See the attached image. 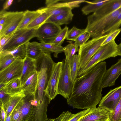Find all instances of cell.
<instances>
[{
	"label": "cell",
	"instance_id": "1",
	"mask_svg": "<svg viewBox=\"0 0 121 121\" xmlns=\"http://www.w3.org/2000/svg\"><path fill=\"white\" fill-rule=\"evenodd\" d=\"M106 70L105 61L100 62L77 78L68 104L73 108L96 107L102 97V80Z\"/></svg>",
	"mask_w": 121,
	"mask_h": 121
},
{
	"label": "cell",
	"instance_id": "2",
	"mask_svg": "<svg viewBox=\"0 0 121 121\" xmlns=\"http://www.w3.org/2000/svg\"><path fill=\"white\" fill-rule=\"evenodd\" d=\"M51 54L43 52L36 60L37 83L35 95L37 99L50 98L46 90L56 63L53 60Z\"/></svg>",
	"mask_w": 121,
	"mask_h": 121
},
{
	"label": "cell",
	"instance_id": "3",
	"mask_svg": "<svg viewBox=\"0 0 121 121\" xmlns=\"http://www.w3.org/2000/svg\"><path fill=\"white\" fill-rule=\"evenodd\" d=\"M121 13V6L107 15L96 16L92 14L87 17V23L85 31L88 32L92 38L103 35L104 32L112 21Z\"/></svg>",
	"mask_w": 121,
	"mask_h": 121
},
{
	"label": "cell",
	"instance_id": "4",
	"mask_svg": "<svg viewBox=\"0 0 121 121\" xmlns=\"http://www.w3.org/2000/svg\"><path fill=\"white\" fill-rule=\"evenodd\" d=\"M117 44L115 40L102 46L84 67L78 72V77L88 71L98 63L110 57L117 56Z\"/></svg>",
	"mask_w": 121,
	"mask_h": 121
},
{
	"label": "cell",
	"instance_id": "5",
	"mask_svg": "<svg viewBox=\"0 0 121 121\" xmlns=\"http://www.w3.org/2000/svg\"><path fill=\"white\" fill-rule=\"evenodd\" d=\"M108 34L92 38L79 47L78 54L79 60L78 72L84 67L102 46Z\"/></svg>",
	"mask_w": 121,
	"mask_h": 121
},
{
	"label": "cell",
	"instance_id": "6",
	"mask_svg": "<svg viewBox=\"0 0 121 121\" xmlns=\"http://www.w3.org/2000/svg\"><path fill=\"white\" fill-rule=\"evenodd\" d=\"M37 29L26 28L16 30L8 43L0 50V52L12 51L21 45L26 44L35 37Z\"/></svg>",
	"mask_w": 121,
	"mask_h": 121
},
{
	"label": "cell",
	"instance_id": "7",
	"mask_svg": "<svg viewBox=\"0 0 121 121\" xmlns=\"http://www.w3.org/2000/svg\"><path fill=\"white\" fill-rule=\"evenodd\" d=\"M62 62L58 87V94L60 95L67 99L71 94L74 83L70 75L69 57L66 56Z\"/></svg>",
	"mask_w": 121,
	"mask_h": 121
},
{
	"label": "cell",
	"instance_id": "8",
	"mask_svg": "<svg viewBox=\"0 0 121 121\" xmlns=\"http://www.w3.org/2000/svg\"><path fill=\"white\" fill-rule=\"evenodd\" d=\"M62 29L60 26L52 22H45L37 29L35 37L40 42L52 43Z\"/></svg>",
	"mask_w": 121,
	"mask_h": 121
},
{
	"label": "cell",
	"instance_id": "9",
	"mask_svg": "<svg viewBox=\"0 0 121 121\" xmlns=\"http://www.w3.org/2000/svg\"><path fill=\"white\" fill-rule=\"evenodd\" d=\"M24 12H7L6 21L0 31V37L11 35L17 30L23 18Z\"/></svg>",
	"mask_w": 121,
	"mask_h": 121
},
{
	"label": "cell",
	"instance_id": "10",
	"mask_svg": "<svg viewBox=\"0 0 121 121\" xmlns=\"http://www.w3.org/2000/svg\"><path fill=\"white\" fill-rule=\"evenodd\" d=\"M24 59H17L2 71L0 72V83L6 84L13 79L21 78Z\"/></svg>",
	"mask_w": 121,
	"mask_h": 121
},
{
	"label": "cell",
	"instance_id": "11",
	"mask_svg": "<svg viewBox=\"0 0 121 121\" xmlns=\"http://www.w3.org/2000/svg\"><path fill=\"white\" fill-rule=\"evenodd\" d=\"M62 63V61L55 63L46 90V93L51 100L58 94V87Z\"/></svg>",
	"mask_w": 121,
	"mask_h": 121
},
{
	"label": "cell",
	"instance_id": "12",
	"mask_svg": "<svg viewBox=\"0 0 121 121\" xmlns=\"http://www.w3.org/2000/svg\"><path fill=\"white\" fill-rule=\"evenodd\" d=\"M113 112L103 107L93 108L78 121H109Z\"/></svg>",
	"mask_w": 121,
	"mask_h": 121
},
{
	"label": "cell",
	"instance_id": "13",
	"mask_svg": "<svg viewBox=\"0 0 121 121\" xmlns=\"http://www.w3.org/2000/svg\"><path fill=\"white\" fill-rule=\"evenodd\" d=\"M121 98V86L111 90L101 99L99 106L103 107L113 112Z\"/></svg>",
	"mask_w": 121,
	"mask_h": 121
},
{
	"label": "cell",
	"instance_id": "14",
	"mask_svg": "<svg viewBox=\"0 0 121 121\" xmlns=\"http://www.w3.org/2000/svg\"><path fill=\"white\" fill-rule=\"evenodd\" d=\"M121 74V58L106 70L102 80L103 88L115 85V81Z\"/></svg>",
	"mask_w": 121,
	"mask_h": 121
},
{
	"label": "cell",
	"instance_id": "15",
	"mask_svg": "<svg viewBox=\"0 0 121 121\" xmlns=\"http://www.w3.org/2000/svg\"><path fill=\"white\" fill-rule=\"evenodd\" d=\"M18 104L19 106L20 116L18 121H27L33 106L35 98L34 94H25Z\"/></svg>",
	"mask_w": 121,
	"mask_h": 121
},
{
	"label": "cell",
	"instance_id": "16",
	"mask_svg": "<svg viewBox=\"0 0 121 121\" xmlns=\"http://www.w3.org/2000/svg\"><path fill=\"white\" fill-rule=\"evenodd\" d=\"M36 60L32 59L26 56L24 59L22 73L21 77L22 86L36 70Z\"/></svg>",
	"mask_w": 121,
	"mask_h": 121
},
{
	"label": "cell",
	"instance_id": "17",
	"mask_svg": "<svg viewBox=\"0 0 121 121\" xmlns=\"http://www.w3.org/2000/svg\"><path fill=\"white\" fill-rule=\"evenodd\" d=\"M121 6V0H111L104 5L92 14L96 16H101L109 14Z\"/></svg>",
	"mask_w": 121,
	"mask_h": 121
},
{
	"label": "cell",
	"instance_id": "18",
	"mask_svg": "<svg viewBox=\"0 0 121 121\" xmlns=\"http://www.w3.org/2000/svg\"><path fill=\"white\" fill-rule=\"evenodd\" d=\"M74 14L70 11L58 15L49 17L45 22H51L57 25L69 24L72 20Z\"/></svg>",
	"mask_w": 121,
	"mask_h": 121
},
{
	"label": "cell",
	"instance_id": "19",
	"mask_svg": "<svg viewBox=\"0 0 121 121\" xmlns=\"http://www.w3.org/2000/svg\"><path fill=\"white\" fill-rule=\"evenodd\" d=\"M91 108L80 111L75 114L71 113L69 111L63 112L57 118L53 119L54 121H78L88 113Z\"/></svg>",
	"mask_w": 121,
	"mask_h": 121
},
{
	"label": "cell",
	"instance_id": "20",
	"mask_svg": "<svg viewBox=\"0 0 121 121\" xmlns=\"http://www.w3.org/2000/svg\"><path fill=\"white\" fill-rule=\"evenodd\" d=\"M43 9V8H41L34 11L26 10L24 12L23 18L17 30L26 28L30 23L40 14Z\"/></svg>",
	"mask_w": 121,
	"mask_h": 121
},
{
	"label": "cell",
	"instance_id": "21",
	"mask_svg": "<svg viewBox=\"0 0 121 121\" xmlns=\"http://www.w3.org/2000/svg\"><path fill=\"white\" fill-rule=\"evenodd\" d=\"M26 56L36 60L43 52L39 43L36 42H29L25 44Z\"/></svg>",
	"mask_w": 121,
	"mask_h": 121
},
{
	"label": "cell",
	"instance_id": "22",
	"mask_svg": "<svg viewBox=\"0 0 121 121\" xmlns=\"http://www.w3.org/2000/svg\"><path fill=\"white\" fill-rule=\"evenodd\" d=\"M37 83V76L36 70L35 71L22 86V91L25 94H35Z\"/></svg>",
	"mask_w": 121,
	"mask_h": 121
},
{
	"label": "cell",
	"instance_id": "23",
	"mask_svg": "<svg viewBox=\"0 0 121 121\" xmlns=\"http://www.w3.org/2000/svg\"><path fill=\"white\" fill-rule=\"evenodd\" d=\"M86 1L84 0H47L45 4L47 7L51 6H56L69 7L73 9L79 7L80 4L84 2H86Z\"/></svg>",
	"mask_w": 121,
	"mask_h": 121
},
{
	"label": "cell",
	"instance_id": "24",
	"mask_svg": "<svg viewBox=\"0 0 121 121\" xmlns=\"http://www.w3.org/2000/svg\"><path fill=\"white\" fill-rule=\"evenodd\" d=\"M4 88L11 96L22 92L21 78L11 80L6 84Z\"/></svg>",
	"mask_w": 121,
	"mask_h": 121
},
{
	"label": "cell",
	"instance_id": "25",
	"mask_svg": "<svg viewBox=\"0 0 121 121\" xmlns=\"http://www.w3.org/2000/svg\"><path fill=\"white\" fill-rule=\"evenodd\" d=\"M25 95L24 92L22 91L12 96L7 103L4 106H3L6 112V117L12 113L14 108Z\"/></svg>",
	"mask_w": 121,
	"mask_h": 121
},
{
	"label": "cell",
	"instance_id": "26",
	"mask_svg": "<svg viewBox=\"0 0 121 121\" xmlns=\"http://www.w3.org/2000/svg\"><path fill=\"white\" fill-rule=\"evenodd\" d=\"M110 0H95L91 2L86 1V2L88 4L82 9V11L85 15L94 13Z\"/></svg>",
	"mask_w": 121,
	"mask_h": 121
},
{
	"label": "cell",
	"instance_id": "27",
	"mask_svg": "<svg viewBox=\"0 0 121 121\" xmlns=\"http://www.w3.org/2000/svg\"><path fill=\"white\" fill-rule=\"evenodd\" d=\"M43 52L51 53H54V56L57 58L60 53L64 52V47L59 46L53 43H46L43 42L39 43Z\"/></svg>",
	"mask_w": 121,
	"mask_h": 121
},
{
	"label": "cell",
	"instance_id": "28",
	"mask_svg": "<svg viewBox=\"0 0 121 121\" xmlns=\"http://www.w3.org/2000/svg\"><path fill=\"white\" fill-rule=\"evenodd\" d=\"M49 16L45 11V8L40 14L30 23L26 27L28 29H37L45 22L49 17Z\"/></svg>",
	"mask_w": 121,
	"mask_h": 121
},
{
	"label": "cell",
	"instance_id": "29",
	"mask_svg": "<svg viewBox=\"0 0 121 121\" xmlns=\"http://www.w3.org/2000/svg\"><path fill=\"white\" fill-rule=\"evenodd\" d=\"M79 60L78 55H74L69 60V68L70 75L74 84L77 78L79 66Z\"/></svg>",
	"mask_w": 121,
	"mask_h": 121
},
{
	"label": "cell",
	"instance_id": "30",
	"mask_svg": "<svg viewBox=\"0 0 121 121\" xmlns=\"http://www.w3.org/2000/svg\"><path fill=\"white\" fill-rule=\"evenodd\" d=\"M0 53L10 54L17 59L23 60L26 56V45L25 44L22 45L12 51L0 52Z\"/></svg>",
	"mask_w": 121,
	"mask_h": 121
},
{
	"label": "cell",
	"instance_id": "31",
	"mask_svg": "<svg viewBox=\"0 0 121 121\" xmlns=\"http://www.w3.org/2000/svg\"><path fill=\"white\" fill-rule=\"evenodd\" d=\"M73 9L69 7L51 6L45 7V11L49 17L52 16L72 11Z\"/></svg>",
	"mask_w": 121,
	"mask_h": 121
},
{
	"label": "cell",
	"instance_id": "32",
	"mask_svg": "<svg viewBox=\"0 0 121 121\" xmlns=\"http://www.w3.org/2000/svg\"><path fill=\"white\" fill-rule=\"evenodd\" d=\"M17 59L11 54L0 53V72L7 67Z\"/></svg>",
	"mask_w": 121,
	"mask_h": 121
},
{
	"label": "cell",
	"instance_id": "33",
	"mask_svg": "<svg viewBox=\"0 0 121 121\" xmlns=\"http://www.w3.org/2000/svg\"><path fill=\"white\" fill-rule=\"evenodd\" d=\"M121 26V13L111 22L105 29L103 35H108L117 29Z\"/></svg>",
	"mask_w": 121,
	"mask_h": 121
},
{
	"label": "cell",
	"instance_id": "34",
	"mask_svg": "<svg viewBox=\"0 0 121 121\" xmlns=\"http://www.w3.org/2000/svg\"><path fill=\"white\" fill-rule=\"evenodd\" d=\"M85 29H80L73 26L68 31L66 39L74 41L80 35L85 31Z\"/></svg>",
	"mask_w": 121,
	"mask_h": 121
},
{
	"label": "cell",
	"instance_id": "35",
	"mask_svg": "<svg viewBox=\"0 0 121 121\" xmlns=\"http://www.w3.org/2000/svg\"><path fill=\"white\" fill-rule=\"evenodd\" d=\"M64 48L65 55L69 57V60L79 50L78 47L74 43H70L64 47Z\"/></svg>",
	"mask_w": 121,
	"mask_h": 121
},
{
	"label": "cell",
	"instance_id": "36",
	"mask_svg": "<svg viewBox=\"0 0 121 121\" xmlns=\"http://www.w3.org/2000/svg\"><path fill=\"white\" fill-rule=\"evenodd\" d=\"M67 26L62 29L57 35L52 43L59 46H61L65 39H66L69 31Z\"/></svg>",
	"mask_w": 121,
	"mask_h": 121
},
{
	"label": "cell",
	"instance_id": "37",
	"mask_svg": "<svg viewBox=\"0 0 121 121\" xmlns=\"http://www.w3.org/2000/svg\"><path fill=\"white\" fill-rule=\"evenodd\" d=\"M113 112L109 121H121V98Z\"/></svg>",
	"mask_w": 121,
	"mask_h": 121
},
{
	"label": "cell",
	"instance_id": "38",
	"mask_svg": "<svg viewBox=\"0 0 121 121\" xmlns=\"http://www.w3.org/2000/svg\"><path fill=\"white\" fill-rule=\"evenodd\" d=\"M90 37L91 35L89 33L85 31L76 39L74 43L78 47H81L87 42Z\"/></svg>",
	"mask_w": 121,
	"mask_h": 121
},
{
	"label": "cell",
	"instance_id": "39",
	"mask_svg": "<svg viewBox=\"0 0 121 121\" xmlns=\"http://www.w3.org/2000/svg\"><path fill=\"white\" fill-rule=\"evenodd\" d=\"M121 29L119 28L115 30L109 34L102 43V46L109 43L115 40V39L120 33Z\"/></svg>",
	"mask_w": 121,
	"mask_h": 121
},
{
	"label": "cell",
	"instance_id": "40",
	"mask_svg": "<svg viewBox=\"0 0 121 121\" xmlns=\"http://www.w3.org/2000/svg\"><path fill=\"white\" fill-rule=\"evenodd\" d=\"M12 96L7 93L4 88L0 90V105H5Z\"/></svg>",
	"mask_w": 121,
	"mask_h": 121
},
{
	"label": "cell",
	"instance_id": "41",
	"mask_svg": "<svg viewBox=\"0 0 121 121\" xmlns=\"http://www.w3.org/2000/svg\"><path fill=\"white\" fill-rule=\"evenodd\" d=\"M20 116L19 106L18 104L12 113L11 121H18Z\"/></svg>",
	"mask_w": 121,
	"mask_h": 121
},
{
	"label": "cell",
	"instance_id": "42",
	"mask_svg": "<svg viewBox=\"0 0 121 121\" xmlns=\"http://www.w3.org/2000/svg\"><path fill=\"white\" fill-rule=\"evenodd\" d=\"M13 33L8 36H3L0 37V50L6 45L12 36Z\"/></svg>",
	"mask_w": 121,
	"mask_h": 121
},
{
	"label": "cell",
	"instance_id": "43",
	"mask_svg": "<svg viewBox=\"0 0 121 121\" xmlns=\"http://www.w3.org/2000/svg\"><path fill=\"white\" fill-rule=\"evenodd\" d=\"M7 12L4 10L0 12V24L3 25L6 21Z\"/></svg>",
	"mask_w": 121,
	"mask_h": 121
},
{
	"label": "cell",
	"instance_id": "44",
	"mask_svg": "<svg viewBox=\"0 0 121 121\" xmlns=\"http://www.w3.org/2000/svg\"><path fill=\"white\" fill-rule=\"evenodd\" d=\"M0 121H5L6 117V113L4 110L3 105H0Z\"/></svg>",
	"mask_w": 121,
	"mask_h": 121
},
{
	"label": "cell",
	"instance_id": "45",
	"mask_svg": "<svg viewBox=\"0 0 121 121\" xmlns=\"http://www.w3.org/2000/svg\"><path fill=\"white\" fill-rule=\"evenodd\" d=\"M13 1V0H7L3 5V10L7 9L12 4Z\"/></svg>",
	"mask_w": 121,
	"mask_h": 121
},
{
	"label": "cell",
	"instance_id": "46",
	"mask_svg": "<svg viewBox=\"0 0 121 121\" xmlns=\"http://www.w3.org/2000/svg\"><path fill=\"white\" fill-rule=\"evenodd\" d=\"M117 55L121 56V42L117 45Z\"/></svg>",
	"mask_w": 121,
	"mask_h": 121
},
{
	"label": "cell",
	"instance_id": "47",
	"mask_svg": "<svg viewBox=\"0 0 121 121\" xmlns=\"http://www.w3.org/2000/svg\"><path fill=\"white\" fill-rule=\"evenodd\" d=\"M12 114V113L6 117L5 121H11Z\"/></svg>",
	"mask_w": 121,
	"mask_h": 121
},
{
	"label": "cell",
	"instance_id": "48",
	"mask_svg": "<svg viewBox=\"0 0 121 121\" xmlns=\"http://www.w3.org/2000/svg\"><path fill=\"white\" fill-rule=\"evenodd\" d=\"M3 27V25L0 24V31L2 30Z\"/></svg>",
	"mask_w": 121,
	"mask_h": 121
},
{
	"label": "cell",
	"instance_id": "49",
	"mask_svg": "<svg viewBox=\"0 0 121 121\" xmlns=\"http://www.w3.org/2000/svg\"><path fill=\"white\" fill-rule=\"evenodd\" d=\"M47 121H54L53 119L50 118Z\"/></svg>",
	"mask_w": 121,
	"mask_h": 121
}]
</instances>
